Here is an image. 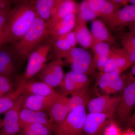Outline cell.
<instances>
[{"label":"cell","mask_w":135,"mask_h":135,"mask_svg":"<svg viewBox=\"0 0 135 135\" xmlns=\"http://www.w3.org/2000/svg\"><path fill=\"white\" fill-rule=\"evenodd\" d=\"M79 6L72 0H59L54 8L49 20L47 22L49 30L56 23L72 13L78 12Z\"/></svg>","instance_id":"cell-18"},{"label":"cell","mask_w":135,"mask_h":135,"mask_svg":"<svg viewBox=\"0 0 135 135\" xmlns=\"http://www.w3.org/2000/svg\"><path fill=\"white\" fill-rule=\"evenodd\" d=\"M53 41L52 38L44 41L30 54L25 71L18 81L29 80L38 74L47 64L49 55L53 48Z\"/></svg>","instance_id":"cell-3"},{"label":"cell","mask_w":135,"mask_h":135,"mask_svg":"<svg viewBox=\"0 0 135 135\" xmlns=\"http://www.w3.org/2000/svg\"><path fill=\"white\" fill-rule=\"evenodd\" d=\"M77 14H70L54 25L49 30L51 38L56 39L73 31L77 25Z\"/></svg>","instance_id":"cell-22"},{"label":"cell","mask_w":135,"mask_h":135,"mask_svg":"<svg viewBox=\"0 0 135 135\" xmlns=\"http://www.w3.org/2000/svg\"><path fill=\"white\" fill-rule=\"evenodd\" d=\"M89 5L97 16L101 17L105 23L109 22L120 8L110 0H87Z\"/></svg>","instance_id":"cell-19"},{"label":"cell","mask_w":135,"mask_h":135,"mask_svg":"<svg viewBox=\"0 0 135 135\" xmlns=\"http://www.w3.org/2000/svg\"><path fill=\"white\" fill-rule=\"evenodd\" d=\"M128 26L129 29V32L135 35V23Z\"/></svg>","instance_id":"cell-42"},{"label":"cell","mask_w":135,"mask_h":135,"mask_svg":"<svg viewBox=\"0 0 135 135\" xmlns=\"http://www.w3.org/2000/svg\"><path fill=\"white\" fill-rule=\"evenodd\" d=\"M2 49H0V75L11 79L16 72L15 58L17 57L13 50L11 51Z\"/></svg>","instance_id":"cell-24"},{"label":"cell","mask_w":135,"mask_h":135,"mask_svg":"<svg viewBox=\"0 0 135 135\" xmlns=\"http://www.w3.org/2000/svg\"><path fill=\"white\" fill-rule=\"evenodd\" d=\"M90 100V94L88 88L73 94L71 97L69 98L68 102L69 112L76 107L83 106L87 107Z\"/></svg>","instance_id":"cell-29"},{"label":"cell","mask_w":135,"mask_h":135,"mask_svg":"<svg viewBox=\"0 0 135 135\" xmlns=\"http://www.w3.org/2000/svg\"><path fill=\"white\" fill-rule=\"evenodd\" d=\"M128 81L120 74L103 72L97 76L96 83L103 92L109 94L123 90Z\"/></svg>","instance_id":"cell-10"},{"label":"cell","mask_w":135,"mask_h":135,"mask_svg":"<svg viewBox=\"0 0 135 135\" xmlns=\"http://www.w3.org/2000/svg\"><path fill=\"white\" fill-rule=\"evenodd\" d=\"M122 135H135V131L129 129L122 133Z\"/></svg>","instance_id":"cell-41"},{"label":"cell","mask_w":135,"mask_h":135,"mask_svg":"<svg viewBox=\"0 0 135 135\" xmlns=\"http://www.w3.org/2000/svg\"><path fill=\"white\" fill-rule=\"evenodd\" d=\"M69 98L59 93L48 110L49 118L51 122L57 124L62 122L69 113Z\"/></svg>","instance_id":"cell-16"},{"label":"cell","mask_w":135,"mask_h":135,"mask_svg":"<svg viewBox=\"0 0 135 135\" xmlns=\"http://www.w3.org/2000/svg\"><path fill=\"white\" fill-rule=\"evenodd\" d=\"M11 2L7 0H0V10L10 8Z\"/></svg>","instance_id":"cell-37"},{"label":"cell","mask_w":135,"mask_h":135,"mask_svg":"<svg viewBox=\"0 0 135 135\" xmlns=\"http://www.w3.org/2000/svg\"><path fill=\"white\" fill-rule=\"evenodd\" d=\"M11 9V8H9L6 9L0 10V29L5 27Z\"/></svg>","instance_id":"cell-35"},{"label":"cell","mask_w":135,"mask_h":135,"mask_svg":"<svg viewBox=\"0 0 135 135\" xmlns=\"http://www.w3.org/2000/svg\"><path fill=\"white\" fill-rule=\"evenodd\" d=\"M26 95L25 93L22 94L14 106L5 113L2 120V135H17L20 132V115Z\"/></svg>","instance_id":"cell-6"},{"label":"cell","mask_w":135,"mask_h":135,"mask_svg":"<svg viewBox=\"0 0 135 135\" xmlns=\"http://www.w3.org/2000/svg\"><path fill=\"white\" fill-rule=\"evenodd\" d=\"M122 49L126 51L133 64L135 65V35L131 32L126 33L120 36Z\"/></svg>","instance_id":"cell-30"},{"label":"cell","mask_w":135,"mask_h":135,"mask_svg":"<svg viewBox=\"0 0 135 135\" xmlns=\"http://www.w3.org/2000/svg\"><path fill=\"white\" fill-rule=\"evenodd\" d=\"M135 106V80L128 81L123 89L116 109L117 117L120 122H127Z\"/></svg>","instance_id":"cell-8"},{"label":"cell","mask_w":135,"mask_h":135,"mask_svg":"<svg viewBox=\"0 0 135 135\" xmlns=\"http://www.w3.org/2000/svg\"><path fill=\"white\" fill-rule=\"evenodd\" d=\"M64 64V62L60 59L47 63L38 74L39 79L52 88L59 86L65 75L63 70Z\"/></svg>","instance_id":"cell-7"},{"label":"cell","mask_w":135,"mask_h":135,"mask_svg":"<svg viewBox=\"0 0 135 135\" xmlns=\"http://www.w3.org/2000/svg\"><path fill=\"white\" fill-rule=\"evenodd\" d=\"M53 40V49L56 59L65 58L77 44L73 31Z\"/></svg>","instance_id":"cell-17"},{"label":"cell","mask_w":135,"mask_h":135,"mask_svg":"<svg viewBox=\"0 0 135 135\" xmlns=\"http://www.w3.org/2000/svg\"><path fill=\"white\" fill-rule=\"evenodd\" d=\"M37 16L31 1L20 2L11 9L4 27L10 43L15 44L22 38Z\"/></svg>","instance_id":"cell-1"},{"label":"cell","mask_w":135,"mask_h":135,"mask_svg":"<svg viewBox=\"0 0 135 135\" xmlns=\"http://www.w3.org/2000/svg\"><path fill=\"white\" fill-rule=\"evenodd\" d=\"M2 120L0 118V129L2 127Z\"/></svg>","instance_id":"cell-45"},{"label":"cell","mask_w":135,"mask_h":135,"mask_svg":"<svg viewBox=\"0 0 135 135\" xmlns=\"http://www.w3.org/2000/svg\"><path fill=\"white\" fill-rule=\"evenodd\" d=\"M131 73L133 75H135V65H133L131 69Z\"/></svg>","instance_id":"cell-43"},{"label":"cell","mask_w":135,"mask_h":135,"mask_svg":"<svg viewBox=\"0 0 135 135\" xmlns=\"http://www.w3.org/2000/svg\"><path fill=\"white\" fill-rule=\"evenodd\" d=\"M77 18L87 22L95 20L97 16L89 5L87 0L81 2L79 5Z\"/></svg>","instance_id":"cell-31"},{"label":"cell","mask_w":135,"mask_h":135,"mask_svg":"<svg viewBox=\"0 0 135 135\" xmlns=\"http://www.w3.org/2000/svg\"><path fill=\"white\" fill-rule=\"evenodd\" d=\"M50 35L47 22L37 16L27 31L14 44L13 50L17 58L24 60Z\"/></svg>","instance_id":"cell-2"},{"label":"cell","mask_w":135,"mask_h":135,"mask_svg":"<svg viewBox=\"0 0 135 135\" xmlns=\"http://www.w3.org/2000/svg\"><path fill=\"white\" fill-rule=\"evenodd\" d=\"M9 42H10L9 39L5 32L4 28L0 29V49Z\"/></svg>","instance_id":"cell-36"},{"label":"cell","mask_w":135,"mask_h":135,"mask_svg":"<svg viewBox=\"0 0 135 135\" xmlns=\"http://www.w3.org/2000/svg\"><path fill=\"white\" fill-rule=\"evenodd\" d=\"M86 23L77 18V25L73 30L77 44L85 49L91 47L94 41L91 32L87 27Z\"/></svg>","instance_id":"cell-25"},{"label":"cell","mask_w":135,"mask_h":135,"mask_svg":"<svg viewBox=\"0 0 135 135\" xmlns=\"http://www.w3.org/2000/svg\"><path fill=\"white\" fill-rule=\"evenodd\" d=\"M86 107H76L70 111L62 122L55 124V135H81L87 114Z\"/></svg>","instance_id":"cell-4"},{"label":"cell","mask_w":135,"mask_h":135,"mask_svg":"<svg viewBox=\"0 0 135 135\" xmlns=\"http://www.w3.org/2000/svg\"><path fill=\"white\" fill-rule=\"evenodd\" d=\"M59 0H35L31 1L37 16L46 22L50 19L54 8Z\"/></svg>","instance_id":"cell-27"},{"label":"cell","mask_w":135,"mask_h":135,"mask_svg":"<svg viewBox=\"0 0 135 135\" xmlns=\"http://www.w3.org/2000/svg\"><path fill=\"white\" fill-rule=\"evenodd\" d=\"M132 65L133 64L123 49L114 48L111 49L110 57L104 66L103 72L120 74Z\"/></svg>","instance_id":"cell-11"},{"label":"cell","mask_w":135,"mask_h":135,"mask_svg":"<svg viewBox=\"0 0 135 135\" xmlns=\"http://www.w3.org/2000/svg\"><path fill=\"white\" fill-rule=\"evenodd\" d=\"M120 97L99 96L91 99L87 105L89 113L107 114L112 116L116 112Z\"/></svg>","instance_id":"cell-13"},{"label":"cell","mask_w":135,"mask_h":135,"mask_svg":"<svg viewBox=\"0 0 135 135\" xmlns=\"http://www.w3.org/2000/svg\"><path fill=\"white\" fill-rule=\"evenodd\" d=\"M111 2L118 7L120 8L123 5H128V0H110Z\"/></svg>","instance_id":"cell-38"},{"label":"cell","mask_w":135,"mask_h":135,"mask_svg":"<svg viewBox=\"0 0 135 135\" xmlns=\"http://www.w3.org/2000/svg\"><path fill=\"white\" fill-rule=\"evenodd\" d=\"M48 113L46 112L32 110L22 108L20 115L21 129L25 126L32 123H41L47 126L55 131V124L51 121Z\"/></svg>","instance_id":"cell-15"},{"label":"cell","mask_w":135,"mask_h":135,"mask_svg":"<svg viewBox=\"0 0 135 135\" xmlns=\"http://www.w3.org/2000/svg\"><path fill=\"white\" fill-rule=\"evenodd\" d=\"M65 59L66 62L70 65L73 71L88 76L95 74L93 59L90 53L85 49L76 47Z\"/></svg>","instance_id":"cell-5"},{"label":"cell","mask_w":135,"mask_h":135,"mask_svg":"<svg viewBox=\"0 0 135 135\" xmlns=\"http://www.w3.org/2000/svg\"><path fill=\"white\" fill-rule=\"evenodd\" d=\"M59 94L48 97L27 95L22 108L35 111H47Z\"/></svg>","instance_id":"cell-23"},{"label":"cell","mask_w":135,"mask_h":135,"mask_svg":"<svg viewBox=\"0 0 135 135\" xmlns=\"http://www.w3.org/2000/svg\"><path fill=\"white\" fill-rule=\"evenodd\" d=\"M104 135H122L120 129L114 122L111 120L105 128Z\"/></svg>","instance_id":"cell-34"},{"label":"cell","mask_w":135,"mask_h":135,"mask_svg":"<svg viewBox=\"0 0 135 135\" xmlns=\"http://www.w3.org/2000/svg\"><path fill=\"white\" fill-rule=\"evenodd\" d=\"M24 128L30 129L38 135H52L54 134L53 131L51 129L46 125L41 123L29 124L25 126L23 128Z\"/></svg>","instance_id":"cell-33"},{"label":"cell","mask_w":135,"mask_h":135,"mask_svg":"<svg viewBox=\"0 0 135 135\" xmlns=\"http://www.w3.org/2000/svg\"><path fill=\"white\" fill-rule=\"evenodd\" d=\"M128 2L131 4L135 5V0H128Z\"/></svg>","instance_id":"cell-44"},{"label":"cell","mask_w":135,"mask_h":135,"mask_svg":"<svg viewBox=\"0 0 135 135\" xmlns=\"http://www.w3.org/2000/svg\"><path fill=\"white\" fill-rule=\"evenodd\" d=\"M113 116L107 114H87L81 135H100Z\"/></svg>","instance_id":"cell-12"},{"label":"cell","mask_w":135,"mask_h":135,"mask_svg":"<svg viewBox=\"0 0 135 135\" xmlns=\"http://www.w3.org/2000/svg\"><path fill=\"white\" fill-rule=\"evenodd\" d=\"M89 77L88 75L71 71L65 75L60 84V94L67 96L88 88L90 84Z\"/></svg>","instance_id":"cell-9"},{"label":"cell","mask_w":135,"mask_h":135,"mask_svg":"<svg viewBox=\"0 0 135 135\" xmlns=\"http://www.w3.org/2000/svg\"><path fill=\"white\" fill-rule=\"evenodd\" d=\"M20 133V135H38L33 131L26 128H24L21 129Z\"/></svg>","instance_id":"cell-39"},{"label":"cell","mask_w":135,"mask_h":135,"mask_svg":"<svg viewBox=\"0 0 135 135\" xmlns=\"http://www.w3.org/2000/svg\"><path fill=\"white\" fill-rule=\"evenodd\" d=\"M127 125L130 127H135V112L130 116L127 121Z\"/></svg>","instance_id":"cell-40"},{"label":"cell","mask_w":135,"mask_h":135,"mask_svg":"<svg viewBox=\"0 0 135 135\" xmlns=\"http://www.w3.org/2000/svg\"><path fill=\"white\" fill-rule=\"evenodd\" d=\"M0 135H2L1 133V131H0Z\"/></svg>","instance_id":"cell-46"},{"label":"cell","mask_w":135,"mask_h":135,"mask_svg":"<svg viewBox=\"0 0 135 135\" xmlns=\"http://www.w3.org/2000/svg\"><path fill=\"white\" fill-rule=\"evenodd\" d=\"M18 83L22 84L24 93L26 95L48 97L56 95L58 94L54 90V88L41 81L30 80L26 81H18Z\"/></svg>","instance_id":"cell-21"},{"label":"cell","mask_w":135,"mask_h":135,"mask_svg":"<svg viewBox=\"0 0 135 135\" xmlns=\"http://www.w3.org/2000/svg\"><path fill=\"white\" fill-rule=\"evenodd\" d=\"M90 48L94 53L93 61L95 69L102 72L110 57L111 49L110 44L94 40Z\"/></svg>","instance_id":"cell-20"},{"label":"cell","mask_w":135,"mask_h":135,"mask_svg":"<svg viewBox=\"0 0 135 135\" xmlns=\"http://www.w3.org/2000/svg\"><path fill=\"white\" fill-rule=\"evenodd\" d=\"M91 33L94 40L113 44L115 38L111 35L106 26L103 21L99 20H95L91 25Z\"/></svg>","instance_id":"cell-26"},{"label":"cell","mask_w":135,"mask_h":135,"mask_svg":"<svg viewBox=\"0 0 135 135\" xmlns=\"http://www.w3.org/2000/svg\"><path fill=\"white\" fill-rule=\"evenodd\" d=\"M135 23V5H127L117 11L112 18L107 23L111 30L120 31Z\"/></svg>","instance_id":"cell-14"},{"label":"cell","mask_w":135,"mask_h":135,"mask_svg":"<svg viewBox=\"0 0 135 135\" xmlns=\"http://www.w3.org/2000/svg\"><path fill=\"white\" fill-rule=\"evenodd\" d=\"M24 93L22 84L18 83L17 86L12 92L0 98V114L5 113L14 106L18 98Z\"/></svg>","instance_id":"cell-28"},{"label":"cell","mask_w":135,"mask_h":135,"mask_svg":"<svg viewBox=\"0 0 135 135\" xmlns=\"http://www.w3.org/2000/svg\"><path fill=\"white\" fill-rule=\"evenodd\" d=\"M14 85L11 78L0 75V98L12 92L14 90Z\"/></svg>","instance_id":"cell-32"}]
</instances>
